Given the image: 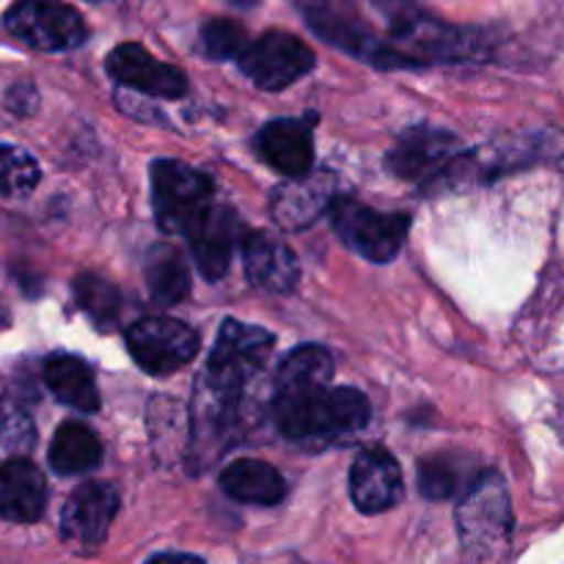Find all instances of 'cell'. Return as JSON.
<instances>
[{
	"label": "cell",
	"mask_w": 564,
	"mask_h": 564,
	"mask_svg": "<svg viewBox=\"0 0 564 564\" xmlns=\"http://www.w3.org/2000/svg\"><path fill=\"white\" fill-rule=\"evenodd\" d=\"M369 3L386 22L372 66L411 69V66L457 64L485 53L482 36L438 20L413 0H369Z\"/></svg>",
	"instance_id": "cell-1"
},
{
	"label": "cell",
	"mask_w": 564,
	"mask_h": 564,
	"mask_svg": "<svg viewBox=\"0 0 564 564\" xmlns=\"http://www.w3.org/2000/svg\"><path fill=\"white\" fill-rule=\"evenodd\" d=\"M369 402L356 389L314 386L275 394V427L290 441H339L358 433L369 422Z\"/></svg>",
	"instance_id": "cell-2"
},
{
	"label": "cell",
	"mask_w": 564,
	"mask_h": 564,
	"mask_svg": "<svg viewBox=\"0 0 564 564\" xmlns=\"http://www.w3.org/2000/svg\"><path fill=\"white\" fill-rule=\"evenodd\" d=\"M457 534L468 564H501L510 551L512 501L499 471H482L457 505Z\"/></svg>",
	"instance_id": "cell-3"
},
{
	"label": "cell",
	"mask_w": 564,
	"mask_h": 564,
	"mask_svg": "<svg viewBox=\"0 0 564 564\" xmlns=\"http://www.w3.org/2000/svg\"><path fill=\"white\" fill-rule=\"evenodd\" d=\"M213 196V180L187 163L158 160L152 165V207L165 235L185 237L215 207Z\"/></svg>",
	"instance_id": "cell-4"
},
{
	"label": "cell",
	"mask_w": 564,
	"mask_h": 564,
	"mask_svg": "<svg viewBox=\"0 0 564 564\" xmlns=\"http://www.w3.org/2000/svg\"><path fill=\"white\" fill-rule=\"evenodd\" d=\"M270 352H273V334L259 325L226 319L220 325L202 380L220 394L240 397V391L262 372Z\"/></svg>",
	"instance_id": "cell-5"
},
{
	"label": "cell",
	"mask_w": 564,
	"mask_h": 564,
	"mask_svg": "<svg viewBox=\"0 0 564 564\" xmlns=\"http://www.w3.org/2000/svg\"><path fill=\"white\" fill-rule=\"evenodd\" d=\"M3 28L39 53H64L88 39L83 14L64 0H14L3 14Z\"/></svg>",
	"instance_id": "cell-6"
},
{
	"label": "cell",
	"mask_w": 564,
	"mask_h": 564,
	"mask_svg": "<svg viewBox=\"0 0 564 564\" xmlns=\"http://www.w3.org/2000/svg\"><path fill=\"white\" fill-rule=\"evenodd\" d=\"M330 224L339 240L358 257L386 264L405 246L411 218L405 213H380L356 198H336L330 207Z\"/></svg>",
	"instance_id": "cell-7"
},
{
	"label": "cell",
	"mask_w": 564,
	"mask_h": 564,
	"mask_svg": "<svg viewBox=\"0 0 564 564\" xmlns=\"http://www.w3.org/2000/svg\"><path fill=\"white\" fill-rule=\"evenodd\" d=\"M314 50L290 31H264L237 58L242 75L264 91H281L314 69Z\"/></svg>",
	"instance_id": "cell-8"
},
{
	"label": "cell",
	"mask_w": 564,
	"mask_h": 564,
	"mask_svg": "<svg viewBox=\"0 0 564 564\" xmlns=\"http://www.w3.org/2000/svg\"><path fill=\"white\" fill-rule=\"evenodd\" d=\"M127 347L147 375H171L198 352V334L174 317H143L127 330Z\"/></svg>",
	"instance_id": "cell-9"
},
{
	"label": "cell",
	"mask_w": 564,
	"mask_h": 564,
	"mask_svg": "<svg viewBox=\"0 0 564 564\" xmlns=\"http://www.w3.org/2000/svg\"><path fill=\"white\" fill-rule=\"evenodd\" d=\"M460 160V141L452 132L435 127H411L386 154L391 174L405 182H438Z\"/></svg>",
	"instance_id": "cell-10"
},
{
	"label": "cell",
	"mask_w": 564,
	"mask_h": 564,
	"mask_svg": "<svg viewBox=\"0 0 564 564\" xmlns=\"http://www.w3.org/2000/svg\"><path fill=\"white\" fill-rule=\"evenodd\" d=\"M105 69L119 86L141 91L158 99H180L187 94L185 72L174 64L154 58L143 44L124 42L113 47L105 58Z\"/></svg>",
	"instance_id": "cell-11"
},
{
	"label": "cell",
	"mask_w": 564,
	"mask_h": 564,
	"mask_svg": "<svg viewBox=\"0 0 564 564\" xmlns=\"http://www.w3.org/2000/svg\"><path fill=\"white\" fill-rule=\"evenodd\" d=\"M119 512V494L108 482H83L66 499L61 512V534L80 551H94L105 543Z\"/></svg>",
	"instance_id": "cell-12"
},
{
	"label": "cell",
	"mask_w": 564,
	"mask_h": 564,
	"mask_svg": "<svg viewBox=\"0 0 564 564\" xmlns=\"http://www.w3.org/2000/svg\"><path fill=\"white\" fill-rule=\"evenodd\" d=\"M339 193L336 180L330 174H308L301 180H286L279 185L270 198L273 220L284 231H301L319 220V215L330 213Z\"/></svg>",
	"instance_id": "cell-13"
},
{
	"label": "cell",
	"mask_w": 564,
	"mask_h": 564,
	"mask_svg": "<svg viewBox=\"0 0 564 564\" xmlns=\"http://www.w3.org/2000/svg\"><path fill=\"white\" fill-rule=\"evenodd\" d=\"M352 505L367 516L391 510L402 499L400 463L380 446L364 449L350 468Z\"/></svg>",
	"instance_id": "cell-14"
},
{
	"label": "cell",
	"mask_w": 564,
	"mask_h": 564,
	"mask_svg": "<svg viewBox=\"0 0 564 564\" xmlns=\"http://www.w3.org/2000/svg\"><path fill=\"white\" fill-rule=\"evenodd\" d=\"M240 218L231 207L224 204H215L191 231H187V242H191V251L196 257L198 273L207 281L224 279L226 270H229L231 257H235V248L240 242Z\"/></svg>",
	"instance_id": "cell-15"
},
{
	"label": "cell",
	"mask_w": 564,
	"mask_h": 564,
	"mask_svg": "<svg viewBox=\"0 0 564 564\" xmlns=\"http://www.w3.org/2000/svg\"><path fill=\"white\" fill-rule=\"evenodd\" d=\"M257 152L286 180L308 176L314 163L312 124L306 119H275L257 132Z\"/></svg>",
	"instance_id": "cell-16"
},
{
	"label": "cell",
	"mask_w": 564,
	"mask_h": 564,
	"mask_svg": "<svg viewBox=\"0 0 564 564\" xmlns=\"http://www.w3.org/2000/svg\"><path fill=\"white\" fill-rule=\"evenodd\" d=\"M242 264L248 281L273 295H286L301 279V264L292 248L268 231H251L242 240Z\"/></svg>",
	"instance_id": "cell-17"
},
{
	"label": "cell",
	"mask_w": 564,
	"mask_h": 564,
	"mask_svg": "<svg viewBox=\"0 0 564 564\" xmlns=\"http://www.w3.org/2000/svg\"><path fill=\"white\" fill-rule=\"evenodd\" d=\"M47 507V482L25 457L0 463V518L11 523H33Z\"/></svg>",
	"instance_id": "cell-18"
},
{
	"label": "cell",
	"mask_w": 564,
	"mask_h": 564,
	"mask_svg": "<svg viewBox=\"0 0 564 564\" xmlns=\"http://www.w3.org/2000/svg\"><path fill=\"white\" fill-rule=\"evenodd\" d=\"M220 488L240 505L275 507L286 496V482L270 463L242 457L220 471Z\"/></svg>",
	"instance_id": "cell-19"
},
{
	"label": "cell",
	"mask_w": 564,
	"mask_h": 564,
	"mask_svg": "<svg viewBox=\"0 0 564 564\" xmlns=\"http://www.w3.org/2000/svg\"><path fill=\"white\" fill-rule=\"evenodd\" d=\"M44 386L55 400L80 413L99 411V391L91 367L75 356H53L44 364Z\"/></svg>",
	"instance_id": "cell-20"
},
{
	"label": "cell",
	"mask_w": 564,
	"mask_h": 564,
	"mask_svg": "<svg viewBox=\"0 0 564 564\" xmlns=\"http://www.w3.org/2000/svg\"><path fill=\"white\" fill-rule=\"evenodd\" d=\"M99 460H102V444L91 427L80 422H66L55 430L53 444H50V466L61 477L91 471L99 466Z\"/></svg>",
	"instance_id": "cell-21"
},
{
	"label": "cell",
	"mask_w": 564,
	"mask_h": 564,
	"mask_svg": "<svg viewBox=\"0 0 564 564\" xmlns=\"http://www.w3.org/2000/svg\"><path fill=\"white\" fill-rule=\"evenodd\" d=\"M147 290L160 306H174L191 292V268L174 246H154L143 264Z\"/></svg>",
	"instance_id": "cell-22"
},
{
	"label": "cell",
	"mask_w": 564,
	"mask_h": 564,
	"mask_svg": "<svg viewBox=\"0 0 564 564\" xmlns=\"http://www.w3.org/2000/svg\"><path fill=\"white\" fill-rule=\"evenodd\" d=\"M334 378V358L319 345H301L281 361L275 372V394L328 386Z\"/></svg>",
	"instance_id": "cell-23"
},
{
	"label": "cell",
	"mask_w": 564,
	"mask_h": 564,
	"mask_svg": "<svg viewBox=\"0 0 564 564\" xmlns=\"http://www.w3.org/2000/svg\"><path fill=\"white\" fill-rule=\"evenodd\" d=\"M77 306L91 317L97 328H113L121 314V292L113 281L97 273H80L75 279Z\"/></svg>",
	"instance_id": "cell-24"
},
{
	"label": "cell",
	"mask_w": 564,
	"mask_h": 564,
	"mask_svg": "<svg viewBox=\"0 0 564 564\" xmlns=\"http://www.w3.org/2000/svg\"><path fill=\"white\" fill-rule=\"evenodd\" d=\"M251 36H248L246 25L231 17H215L202 25L198 33V44H202V53L213 61H237L242 55V50L248 47Z\"/></svg>",
	"instance_id": "cell-25"
},
{
	"label": "cell",
	"mask_w": 564,
	"mask_h": 564,
	"mask_svg": "<svg viewBox=\"0 0 564 564\" xmlns=\"http://www.w3.org/2000/svg\"><path fill=\"white\" fill-rule=\"evenodd\" d=\"M39 163L17 147H0V196H28L39 185Z\"/></svg>",
	"instance_id": "cell-26"
},
{
	"label": "cell",
	"mask_w": 564,
	"mask_h": 564,
	"mask_svg": "<svg viewBox=\"0 0 564 564\" xmlns=\"http://www.w3.org/2000/svg\"><path fill=\"white\" fill-rule=\"evenodd\" d=\"M460 466L446 455H433L419 466V488L427 499H449L460 490Z\"/></svg>",
	"instance_id": "cell-27"
},
{
	"label": "cell",
	"mask_w": 564,
	"mask_h": 564,
	"mask_svg": "<svg viewBox=\"0 0 564 564\" xmlns=\"http://www.w3.org/2000/svg\"><path fill=\"white\" fill-rule=\"evenodd\" d=\"M33 446V424L20 408L0 405V457L14 460Z\"/></svg>",
	"instance_id": "cell-28"
},
{
	"label": "cell",
	"mask_w": 564,
	"mask_h": 564,
	"mask_svg": "<svg viewBox=\"0 0 564 564\" xmlns=\"http://www.w3.org/2000/svg\"><path fill=\"white\" fill-rule=\"evenodd\" d=\"M36 88H33V83L22 80V83H14V86L9 88V94H6V105H9L11 113L17 116H28L36 110Z\"/></svg>",
	"instance_id": "cell-29"
},
{
	"label": "cell",
	"mask_w": 564,
	"mask_h": 564,
	"mask_svg": "<svg viewBox=\"0 0 564 564\" xmlns=\"http://www.w3.org/2000/svg\"><path fill=\"white\" fill-rule=\"evenodd\" d=\"M147 564H204L198 556H191V554H158L152 556Z\"/></svg>",
	"instance_id": "cell-30"
},
{
	"label": "cell",
	"mask_w": 564,
	"mask_h": 564,
	"mask_svg": "<svg viewBox=\"0 0 564 564\" xmlns=\"http://www.w3.org/2000/svg\"><path fill=\"white\" fill-rule=\"evenodd\" d=\"M231 6H240V9H251V6H257V0H229Z\"/></svg>",
	"instance_id": "cell-31"
}]
</instances>
